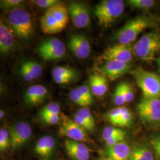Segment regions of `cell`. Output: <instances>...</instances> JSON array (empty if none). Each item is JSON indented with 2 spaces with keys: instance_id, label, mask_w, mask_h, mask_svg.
Returning a JSON list of instances; mask_svg holds the SVG:
<instances>
[{
  "instance_id": "1",
  "label": "cell",
  "mask_w": 160,
  "mask_h": 160,
  "mask_svg": "<svg viewBox=\"0 0 160 160\" xmlns=\"http://www.w3.org/2000/svg\"><path fill=\"white\" fill-rule=\"evenodd\" d=\"M160 24V18L151 14H142L128 22L118 31L114 38L119 44L130 45L143 30Z\"/></svg>"
},
{
  "instance_id": "2",
  "label": "cell",
  "mask_w": 160,
  "mask_h": 160,
  "mask_svg": "<svg viewBox=\"0 0 160 160\" xmlns=\"http://www.w3.org/2000/svg\"><path fill=\"white\" fill-rule=\"evenodd\" d=\"M68 21L67 6L60 2L47 9L40 18V27L45 34H57L65 29Z\"/></svg>"
},
{
  "instance_id": "3",
  "label": "cell",
  "mask_w": 160,
  "mask_h": 160,
  "mask_svg": "<svg viewBox=\"0 0 160 160\" xmlns=\"http://www.w3.org/2000/svg\"><path fill=\"white\" fill-rule=\"evenodd\" d=\"M133 55L139 59L151 62L160 52V32H151L142 35L132 46Z\"/></svg>"
},
{
  "instance_id": "4",
  "label": "cell",
  "mask_w": 160,
  "mask_h": 160,
  "mask_svg": "<svg viewBox=\"0 0 160 160\" xmlns=\"http://www.w3.org/2000/svg\"><path fill=\"white\" fill-rule=\"evenodd\" d=\"M143 94V98H160V76L139 67L131 72Z\"/></svg>"
},
{
  "instance_id": "5",
  "label": "cell",
  "mask_w": 160,
  "mask_h": 160,
  "mask_svg": "<svg viewBox=\"0 0 160 160\" xmlns=\"http://www.w3.org/2000/svg\"><path fill=\"white\" fill-rule=\"evenodd\" d=\"M124 8L122 0H104L95 7L94 12L98 24L108 27L123 14Z\"/></svg>"
},
{
  "instance_id": "6",
  "label": "cell",
  "mask_w": 160,
  "mask_h": 160,
  "mask_svg": "<svg viewBox=\"0 0 160 160\" xmlns=\"http://www.w3.org/2000/svg\"><path fill=\"white\" fill-rule=\"evenodd\" d=\"M8 22L14 33L21 39H28L34 33L31 16L24 9H12L8 17Z\"/></svg>"
},
{
  "instance_id": "7",
  "label": "cell",
  "mask_w": 160,
  "mask_h": 160,
  "mask_svg": "<svg viewBox=\"0 0 160 160\" xmlns=\"http://www.w3.org/2000/svg\"><path fill=\"white\" fill-rule=\"evenodd\" d=\"M138 114L145 123L160 122V98H142L137 106Z\"/></svg>"
},
{
  "instance_id": "8",
  "label": "cell",
  "mask_w": 160,
  "mask_h": 160,
  "mask_svg": "<svg viewBox=\"0 0 160 160\" xmlns=\"http://www.w3.org/2000/svg\"><path fill=\"white\" fill-rule=\"evenodd\" d=\"M37 51L43 60L54 61L63 57L66 53V47L61 40L53 38L43 41Z\"/></svg>"
},
{
  "instance_id": "9",
  "label": "cell",
  "mask_w": 160,
  "mask_h": 160,
  "mask_svg": "<svg viewBox=\"0 0 160 160\" xmlns=\"http://www.w3.org/2000/svg\"><path fill=\"white\" fill-rule=\"evenodd\" d=\"M69 16L75 27L79 29L85 28L90 22L87 6L82 2L71 1L67 6Z\"/></svg>"
},
{
  "instance_id": "10",
  "label": "cell",
  "mask_w": 160,
  "mask_h": 160,
  "mask_svg": "<svg viewBox=\"0 0 160 160\" xmlns=\"http://www.w3.org/2000/svg\"><path fill=\"white\" fill-rule=\"evenodd\" d=\"M59 132L61 136H66L75 141L86 142L88 139L86 129L65 115L62 116V122Z\"/></svg>"
},
{
  "instance_id": "11",
  "label": "cell",
  "mask_w": 160,
  "mask_h": 160,
  "mask_svg": "<svg viewBox=\"0 0 160 160\" xmlns=\"http://www.w3.org/2000/svg\"><path fill=\"white\" fill-rule=\"evenodd\" d=\"M133 57V52L131 44H118L110 46L105 49L102 55V58L107 62L116 61L126 63H131Z\"/></svg>"
},
{
  "instance_id": "12",
  "label": "cell",
  "mask_w": 160,
  "mask_h": 160,
  "mask_svg": "<svg viewBox=\"0 0 160 160\" xmlns=\"http://www.w3.org/2000/svg\"><path fill=\"white\" fill-rule=\"evenodd\" d=\"M32 134L31 126L26 122H18L10 129V136L11 147L17 149L26 143Z\"/></svg>"
},
{
  "instance_id": "13",
  "label": "cell",
  "mask_w": 160,
  "mask_h": 160,
  "mask_svg": "<svg viewBox=\"0 0 160 160\" xmlns=\"http://www.w3.org/2000/svg\"><path fill=\"white\" fill-rule=\"evenodd\" d=\"M68 45L73 55L79 59H86L90 54V42L83 34H72L69 37Z\"/></svg>"
},
{
  "instance_id": "14",
  "label": "cell",
  "mask_w": 160,
  "mask_h": 160,
  "mask_svg": "<svg viewBox=\"0 0 160 160\" xmlns=\"http://www.w3.org/2000/svg\"><path fill=\"white\" fill-rule=\"evenodd\" d=\"M131 69V63L112 61L106 62L98 69L102 74L110 80H115L128 72Z\"/></svg>"
},
{
  "instance_id": "15",
  "label": "cell",
  "mask_w": 160,
  "mask_h": 160,
  "mask_svg": "<svg viewBox=\"0 0 160 160\" xmlns=\"http://www.w3.org/2000/svg\"><path fill=\"white\" fill-rule=\"evenodd\" d=\"M65 148L68 155L73 160H88L90 158V150L84 143L67 139Z\"/></svg>"
},
{
  "instance_id": "16",
  "label": "cell",
  "mask_w": 160,
  "mask_h": 160,
  "mask_svg": "<svg viewBox=\"0 0 160 160\" xmlns=\"http://www.w3.org/2000/svg\"><path fill=\"white\" fill-rule=\"evenodd\" d=\"M132 149L124 141L108 148L106 155L110 160H130Z\"/></svg>"
},
{
  "instance_id": "17",
  "label": "cell",
  "mask_w": 160,
  "mask_h": 160,
  "mask_svg": "<svg viewBox=\"0 0 160 160\" xmlns=\"http://www.w3.org/2000/svg\"><path fill=\"white\" fill-rule=\"evenodd\" d=\"M48 94L45 86L33 85L30 86L24 95L25 102L30 105H36L42 103Z\"/></svg>"
},
{
  "instance_id": "18",
  "label": "cell",
  "mask_w": 160,
  "mask_h": 160,
  "mask_svg": "<svg viewBox=\"0 0 160 160\" xmlns=\"http://www.w3.org/2000/svg\"><path fill=\"white\" fill-rule=\"evenodd\" d=\"M15 45L14 36L4 22H0V51L7 53L13 49Z\"/></svg>"
},
{
  "instance_id": "19",
  "label": "cell",
  "mask_w": 160,
  "mask_h": 160,
  "mask_svg": "<svg viewBox=\"0 0 160 160\" xmlns=\"http://www.w3.org/2000/svg\"><path fill=\"white\" fill-rule=\"evenodd\" d=\"M90 85L93 94L102 97L108 90V82L107 78L100 74H92L89 77Z\"/></svg>"
},
{
  "instance_id": "20",
  "label": "cell",
  "mask_w": 160,
  "mask_h": 160,
  "mask_svg": "<svg viewBox=\"0 0 160 160\" xmlns=\"http://www.w3.org/2000/svg\"><path fill=\"white\" fill-rule=\"evenodd\" d=\"M55 146V140L48 135L40 138L34 147V152L43 158H48L51 155Z\"/></svg>"
},
{
  "instance_id": "21",
  "label": "cell",
  "mask_w": 160,
  "mask_h": 160,
  "mask_svg": "<svg viewBox=\"0 0 160 160\" xmlns=\"http://www.w3.org/2000/svg\"><path fill=\"white\" fill-rule=\"evenodd\" d=\"M130 160H154V157L146 145L137 144L132 149Z\"/></svg>"
},
{
  "instance_id": "22",
  "label": "cell",
  "mask_w": 160,
  "mask_h": 160,
  "mask_svg": "<svg viewBox=\"0 0 160 160\" xmlns=\"http://www.w3.org/2000/svg\"><path fill=\"white\" fill-rule=\"evenodd\" d=\"M127 2L133 8L143 10L151 9L156 4V1L153 0H129Z\"/></svg>"
},
{
  "instance_id": "23",
  "label": "cell",
  "mask_w": 160,
  "mask_h": 160,
  "mask_svg": "<svg viewBox=\"0 0 160 160\" xmlns=\"http://www.w3.org/2000/svg\"><path fill=\"white\" fill-rule=\"evenodd\" d=\"M75 72L72 68L66 67H56L52 70V75H58L61 77H70L74 78L75 77Z\"/></svg>"
},
{
  "instance_id": "24",
  "label": "cell",
  "mask_w": 160,
  "mask_h": 160,
  "mask_svg": "<svg viewBox=\"0 0 160 160\" xmlns=\"http://www.w3.org/2000/svg\"><path fill=\"white\" fill-rule=\"evenodd\" d=\"M75 115L81 118L95 129V120L89 109L85 108H81L77 112Z\"/></svg>"
},
{
  "instance_id": "25",
  "label": "cell",
  "mask_w": 160,
  "mask_h": 160,
  "mask_svg": "<svg viewBox=\"0 0 160 160\" xmlns=\"http://www.w3.org/2000/svg\"><path fill=\"white\" fill-rule=\"evenodd\" d=\"M133 116L131 112L126 108H122V113L117 126L120 127H128L131 126Z\"/></svg>"
},
{
  "instance_id": "26",
  "label": "cell",
  "mask_w": 160,
  "mask_h": 160,
  "mask_svg": "<svg viewBox=\"0 0 160 160\" xmlns=\"http://www.w3.org/2000/svg\"><path fill=\"white\" fill-rule=\"evenodd\" d=\"M113 100L114 104L118 106H121L126 103L122 82L116 87L113 94Z\"/></svg>"
},
{
  "instance_id": "27",
  "label": "cell",
  "mask_w": 160,
  "mask_h": 160,
  "mask_svg": "<svg viewBox=\"0 0 160 160\" xmlns=\"http://www.w3.org/2000/svg\"><path fill=\"white\" fill-rule=\"evenodd\" d=\"M61 112V107L59 104L55 102L48 104L40 111L41 117L49 114H59Z\"/></svg>"
},
{
  "instance_id": "28",
  "label": "cell",
  "mask_w": 160,
  "mask_h": 160,
  "mask_svg": "<svg viewBox=\"0 0 160 160\" xmlns=\"http://www.w3.org/2000/svg\"><path fill=\"white\" fill-rule=\"evenodd\" d=\"M126 132L120 129L114 128L112 126H107L103 130L102 133L103 139L106 141L108 140L110 138L113 137L116 135H118L120 134L126 133Z\"/></svg>"
},
{
  "instance_id": "29",
  "label": "cell",
  "mask_w": 160,
  "mask_h": 160,
  "mask_svg": "<svg viewBox=\"0 0 160 160\" xmlns=\"http://www.w3.org/2000/svg\"><path fill=\"white\" fill-rule=\"evenodd\" d=\"M26 62L34 80H37L41 77L43 72V68L40 63L35 61H27Z\"/></svg>"
},
{
  "instance_id": "30",
  "label": "cell",
  "mask_w": 160,
  "mask_h": 160,
  "mask_svg": "<svg viewBox=\"0 0 160 160\" xmlns=\"http://www.w3.org/2000/svg\"><path fill=\"white\" fill-rule=\"evenodd\" d=\"M10 146H11L10 135L6 129L1 128L0 129V151H4Z\"/></svg>"
},
{
  "instance_id": "31",
  "label": "cell",
  "mask_w": 160,
  "mask_h": 160,
  "mask_svg": "<svg viewBox=\"0 0 160 160\" xmlns=\"http://www.w3.org/2000/svg\"><path fill=\"white\" fill-rule=\"evenodd\" d=\"M122 107H118V108L112 109L110 111H109L108 114V118L109 119V122L112 124L117 126L118 123L122 116Z\"/></svg>"
},
{
  "instance_id": "32",
  "label": "cell",
  "mask_w": 160,
  "mask_h": 160,
  "mask_svg": "<svg viewBox=\"0 0 160 160\" xmlns=\"http://www.w3.org/2000/svg\"><path fill=\"white\" fill-rule=\"evenodd\" d=\"M69 97H70L71 100L74 103L77 104V105H78L80 106L86 107V106H89L88 104L84 100V98L81 97L77 88H75L71 91L70 94H69Z\"/></svg>"
},
{
  "instance_id": "33",
  "label": "cell",
  "mask_w": 160,
  "mask_h": 160,
  "mask_svg": "<svg viewBox=\"0 0 160 160\" xmlns=\"http://www.w3.org/2000/svg\"><path fill=\"white\" fill-rule=\"evenodd\" d=\"M81 97L84 98L87 103L90 106L93 102L92 92L89 87L86 86H81L77 88Z\"/></svg>"
},
{
  "instance_id": "34",
  "label": "cell",
  "mask_w": 160,
  "mask_h": 160,
  "mask_svg": "<svg viewBox=\"0 0 160 160\" xmlns=\"http://www.w3.org/2000/svg\"><path fill=\"white\" fill-rule=\"evenodd\" d=\"M149 142L154 151L157 158L160 160V133L152 136L150 138Z\"/></svg>"
},
{
  "instance_id": "35",
  "label": "cell",
  "mask_w": 160,
  "mask_h": 160,
  "mask_svg": "<svg viewBox=\"0 0 160 160\" xmlns=\"http://www.w3.org/2000/svg\"><path fill=\"white\" fill-rule=\"evenodd\" d=\"M23 0H2L1 1V7L2 8H17L24 3Z\"/></svg>"
},
{
  "instance_id": "36",
  "label": "cell",
  "mask_w": 160,
  "mask_h": 160,
  "mask_svg": "<svg viewBox=\"0 0 160 160\" xmlns=\"http://www.w3.org/2000/svg\"><path fill=\"white\" fill-rule=\"evenodd\" d=\"M124 95L126 103H131L134 98V92L130 84L126 82H122Z\"/></svg>"
},
{
  "instance_id": "37",
  "label": "cell",
  "mask_w": 160,
  "mask_h": 160,
  "mask_svg": "<svg viewBox=\"0 0 160 160\" xmlns=\"http://www.w3.org/2000/svg\"><path fill=\"white\" fill-rule=\"evenodd\" d=\"M126 133H123V134H120L118 135H116L113 137L109 139L108 140L106 141V145L108 147V148L109 147H112L113 146H114L115 145L119 143L120 142L123 141L125 137H126Z\"/></svg>"
},
{
  "instance_id": "38",
  "label": "cell",
  "mask_w": 160,
  "mask_h": 160,
  "mask_svg": "<svg viewBox=\"0 0 160 160\" xmlns=\"http://www.w3.org/2000/svg\"><path fill=\"white\" fill-rule=\"evenodd\" d=\"M33 2H34V4L38 7L43 8H49L60 2V1L58 0H36L33 1Z\"/></svg>"
},
{
  "instance_id": "39",
  "label": "cell",
  "mask_w": 160,
  "mask_h": 160,
  "mask_svg": "<svg viewBox=\"0 0 160 160\" xmlns=\"http://www.w3.org/2000/svg\"><path fill=\"white\" fill-rule=\"evenodd\" d=\"M20 71H21V74L23 75L24 79L26 81L32 82L34 80V78L31 74L29 67L26 62L22 63L21 68H20Z\"/></svg>"
},
{
  "instance_id": "40",
  "label": "cell",
  "mask_w": 160,
  "mask_h": 160,
  "mask_svg": "<svg viewBox=\"0 0 160 160\" xmlns=\"http://www.w3.org/2000/svg\"><path fill=\"white\" fill-rule=\"evenodd\" d=\"M43 120L48 124L56 125L60 121L59 114H49L42 116Z\"/></svg>"
},
{
  "instance_id": "41",
  "label": "cell",
  "mask_w": 160,
  "mask_h": 160,
  "mask_svg": "<svg viewBox=\"0 0 160 160\" xmlns=\"http://www.w3.org/2000/svg\"><path fill=\"white\" fill-rule=\"evenodd\" d=\"M74 121L77 124L84 128L87 131H88L91 132H92L94 131V129L86 121L75 114L74 116Z\"/></svg>"
},
{
  "instance_id": "42",
  "label": "cell",
  "mask_w": 160,
  "mask_h": 160,
  "mask_svg": "<svg viewBox=\"0 0 160 160\" xmlns=\"http://www.w3.org/2000/svg\"><path fill=\"white\" fill-rule=\"evenodd\" d=\"M52 77L53 78V80L58 84H68L73 80V78H70V77H61V76H58V75H53Z\"/></svg>"
},
{
  "instance_id": "43",
  "label": "cell",
  "mask_w": 160,
  "mask_h": 160,
  "mask_svg": "<svg viewBox=\"0 0 160 160\" xmlns=\"http://www.w3.org/2000/svg\"><path fill=\"white\" fill-rule=\"evenodd\" d=\"M156 61H157V65H158V66L159 71H160V57L156 59Z\"/></svg>"
},
{
  "instance_id": "44",
  "label": "cell",
  "mask_w": 160,
  "mask_h": 160,
  "mask_svg": "<svg viewBox=\"0 0 160 160\" xmlns=\"http://www.w3.org/2000/svg\"><path fill=\"white\" fill-rule=\"evenodd\" d=\"M4 112L2 110H1L0 111V118L2 119L4 118Z\"/></svg>"
},
{
  "instance_id": "45",
  "label": "cell",
  "mask_w": 160,
  "mask_h": 160,
  "mask_svg": "<svg viewBox=\"0 0 160 160\" xmlns=\"http://www.w3.org/2000/svg\"><path fill=\"white\" fill-rule=\"evenodd\" d=\"M97 160H110L109 158H108L107 157H101L99 159H98Z\"/></svg>"
}]
</instances>
